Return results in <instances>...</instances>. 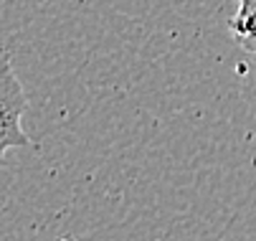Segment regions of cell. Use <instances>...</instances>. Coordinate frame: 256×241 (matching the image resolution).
<instances>
[{"label": "cell", "instance_id": "3957f363", "mask_svg": "<svg viewBox=\"0 0 256 241\" xmlns=\"http://www.w3.org/2000/svg\"><path fill=\"white\" fill-rule=\"evenodd\" d=\"M254 51H256V48H254Z\"/></svg>", "mask_w": 256, "mask_h": 241}, {"label": "cell", "instance_id": "7a4b0ae2", "mask_svg": "<svg viewBox=\"0 0 256 241\" xmlns=\"http://www.w3.org/2000/svg\"><path fill=\"white\" fill-rule=\"evenodd\" d=\"M236 16L231 18V30L238 44L246 48H256V0H236Z\"/></svg>", "mask_w": 256, "mask_h": 241}, {"label": "cell", "instance_id": "6da1fadb", "mask_svg": "<svg viewBox=\"0 0 256 241\" xmlns=\"http://www.w3.org/2000/svg\"><path fill=\"white\" fill-rule=\"evenodd\" d=\"M28 107V99L23 92L20 79L13 74L10 56L3 54V68H0V117H3V132H0V152H8L10 148L30 145V137L26 134L20 117Z\"/></svg>", "mask_w": 256, "mask_h": 241}]
</instances>
